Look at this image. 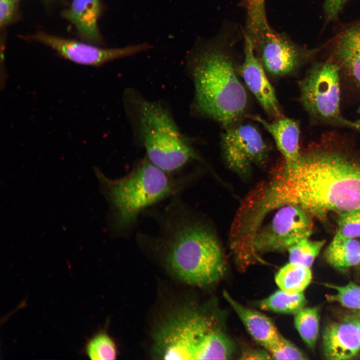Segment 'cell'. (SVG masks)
Listing matches in <instances>:
<instances>
[{"mask_svg": "<svg viewBox=\"0 0 360 360\" xmlns=\"http://www.w3.org/2000/svg\"><path fill=\"white\" fill-rule=\"evenodd\" d=\"M310 214L301 206L286 204L278 208L271 221L256 234L252 246V265L262 262L261 256L288 250L300 240L308 238L312 230Z\"/></svg>", "mask_w": 360, "mask_h": 360, "instance_id": "cell-8", "label": "cell"}, {"mask_svg": "<svg viewBox=\"0 0 360 360\" xmlns=\"http://www.w3.org/2000/svg\"><path fill=\"white\" fill-rule=\"evenodd\" d=\"M84 352L92 360H114L116 348L112 338L105 332H98L86 343Z\"/></svg>", "mask_w": 360, "mask_h": 360, "instance_id": "cell-22", "label": "cell"}, {"mask_svg": "<svg viewBox=\"0 0 360 360\" xmlns=\"http://www.w3.org/2000/svg\"><path fill=\"white\" fill-rule=\"evenodd\" d=\"M19 0H0V26L4 28L16 17Z\"/></svg>", "mask_w": 360, "mask_h": 360, "instance_id": "cell-27", "label": "cell"}, {"mask_svg": "<svg viewBox=\"0 0 360 360\" xmlns=\"http://www.w3.org/2000/svg\"><path fill=\"white\" fill-rule=\"evenodd\" d=\"M248 31L256 56L268 75L275 78L289 76L304 60V52L274 31L267 21Z\"/></svg>", "mask_w": 360, "mask_h": 360, "instance_id": "cell-9", "label": "cell"}, {"mask_svg": "<svg viewBox=\"0 0 360 360\" xmlns=\"http://www.w3.org/2000/svg\"><path fill=\"white\" fill-rule=\"evenodd\" d=\"M356 326L360 338V313L348 316Z\"/></svg>", "mask_w": 360, "mask_h": 360, "instance_id": "cell-31", "label": "cell"}, {"mask_svg": "<svg viewBox=\"0 0 360 360\" xmlns=\"http://www.w3.org/2000/svg\"><path fill=\"white\" fill-rule=\"evenodd\" d=\"M356 122L360 126V120L356 121Z\"/></svg>", "mask_w": 360, "mask_h": 360, "instance_id": "cell-33", "label": "cell"}, {"mask_svg": "<svg viewBox=\"0 0 360 360\" xmlns=\"http://www.w3.org/2000/svg\"><path fill=\"white\" fill-rule=\"evenodd\" d=\"M272 358L306 360L308 358L296 346L281 334L263 346Z\"/></svg>", "mask_w": 360, "mask_h": 360, "instance_id": "cell-25", "label": "cell"}, {"mask_svg": "<svg viewBox=\"0 0 360 360\" xmlns=\"http://www.w3.org/2000/svg\"><path fill=\"white\" fill-rule=\"evenodd\" d=\"M340 70L338 65L331 62L313 66L300 83V102L314 118L360 129L356 122L345 119L340 114Z\"/></svg>", "mask_w": 360, "mask_h": 360, "instance_id": "cell-7", "label": "cell"}, {"mask_svg": "<svg viewBox=\"0 0 360 360\" xmlns=\"http://www.w3.org/2000/svg\"><path fill=\"white\" fill-rule=\"evenodd\" d=\"M347 0H325L324 10L327 19L334 18Z\"/></svg>", "mask_w": 360, "mask_h": 360, "instance_id": "cell-28", "label": "cell"}, {"mask_svg": "<svg viewBox=\"0 0 360 360\" xmlns=\"http://www.w3.org/2000/svg\"><path fill=\"white\" fill-rule=\"evenodd\" d=\"M296 328L305 344L314 348L319 333V312L316 308H304L295 314Z\"/></svg>", "mask_w": 360, "mask_h": 360, "instance_id": "cell-21", "label": "cell"}, {"mask_svg": "<svg viewBox=\"0 0 360 360\" xmlns=\"http://www.w3.org/2000/svg\"><path fill=\"white\" fill-rule=\"evenodd\" d=\"M312 279L310 268L288 262L280 269L274 280L280 290L295 294L303 292Z\"/></svg>", "mask_w": 360, "mask_h": 360, "instance_id": "cell-19", "label": "cell"}, {"mask_svg": "<svg viewBox=\"0 0 360 360\" xmlns=\"http://www.w3.org/2000/svg\"><path fill=\"white\" fill-rule=\"evenodd\" d=\"M240 73L246 86L264 112L274 119L283 116L275 90L247 34L244 36V59Z\"/></svg>", "mask_w": 360, "mask_h": 360, "instance_id": "cell-12", "label": "cell"}, {"mask_svg": "<svg viewBox=\"0 0 360 360\" xmlns=\"http://www.w3.org/2000/svg\"><path fill=\"white\" fill-rule=\"evenodd\" d=\"M306 302L303 292L292 294L280 289L257 304L262 310L296 314L304 308Z\"/></svg>", "mask_w": 360, "mask_h": 360, "instance_id": "cell-20", "label": "cell"}, {"mask_svg": "<svg viewBox=\"0 0 360 360\" xmlns=\"http://www.w3.org/2000/svg\"><path fill=\"white\" fill-rule=\"evenodd\" d=\"M41 0L46 3H48L51 1V0Z\"/></svg>", "mask_w": 360, "mask_h": 360, "instance_id": "cell-32", "label": "cell"}, {"mask_svg": "<svg viewBox=\"0 0 360 360\" xmlns=\"http://www.w3.org/2000/svg\"><path fill=\"white\" fill-rule=\"evenodd\" d=\"M224 130L221 136V150L224 162L231 170L244 176L253 166L265 164L268 146L254 126L238 122Z\"/></svg>", "mask_w": 360, "mask_h": 360, "instance_id": "cell-10", "label": "cell"}, {"mask_svg": "<svg viewBox=\"0 0 360 360\" xmlns=\"http://www.w3.org/2000/svg\"><path fill=\"white\" fill-rule=\"evenodd\" d=\"M334 54L340 68L360 86V24L346 30L338 36Z\"/></svg>", "mask_w": 360, "mask_h": 360, "instance_id": "cell-17", "label": "cell"}, {"mask_svg": "<svg viewBox=\"0 0 360 360\" xmlns=\"http://www.w3.org/2000/svg\"><path fill=\"white\" fill-rule=\"evenodd\" d=\"M223 296L250 336L262 346L280 334L274 322L266 315L244 306L225 290Z\"/></svg>", "mask_w": 360, "mask_h": 360, "instance_id": "cell-16", "label": "cell"}, {"mask_svg": "<svg viewBox=\"0 0 360 360\" xmlns=\"http://www.w3.org/2000/svg\"><path fill=\"white\" fill-rule=\"evenodd\" d=\"M188 68L197 112L224 128L240 122L247 109L248 95L229 54L207 48L190 56Z\"/></svg>", "mask_w": 360, "mask_h": 360, "instance_id": "cell-4", "label": "cell"}, {"mask_svg": "<svg viewBox=\"0 0 360 360\" xmlns=\"http://www.w3.org/2000/svg\"><path fill=\"white\" fill-rule=\"evenodd\" d=\"M248 11L254 14L265 12V0H248Z\"/></svg>", "mask_w": 360, "mask_h": 360, "instance_id": "cell-29", "label": "cell"}, {"mask_svg": "<svg viewBox=\"0 0 360 360\" xmlns=\"http://www.w3.org/2000/svg\"><path fill=\"white\" fill-rule=\"evenodd\" d=\"M252 118L260 124L270 134L282 154L284 163L290 166L298 160L300 128L299 123L292 118L282 116L267 121L258 116Z\"/></svg>", "mask_w": 360, "mask_h": 360, "instance_id": "cell-14", "label": "cell"}, {"mask_svg": "<svg viewBox=\"0 0 360 360\" xmlns=\"http://www.w3.org/2000/svg\"><path fill=\"white\" fill-rule=\"evenodd\" d=\"M325 256L334 268L344 271L360 264V242L336 232L328 246Z\"/></svg>", "mask_w": 360, "mask_h": 360, "instance_id": "cell-18", "label": "cell"}, {"mask_svg": "<svg viewBox=\"0 0 360 360\" xmlns=\"http://www.w3.org/2000/svg\"><path fill=\"white\" fill-rule=\"evenodd\" d=\"M102 10L100 0H72L62 16L75 28L86 42L98 44L102 41L98 20Z\"/></svg>", "mask_w": 360, "mask_h": 360, "instance_id": "cell-15", "label": "cell"}, {"mask_svg": "<svg viewBox=\"0 0 360 360\" xmlns=\"http://www.w3.org/2000/svg\"><path fill=\"white\" fill-rule=\"evenodd\" d=\"M278 188L284 204L298 205L318 218L332 212L360 210V159L313 149L291 166L284 163Z\"/></svg>", "mask_w": 360, "mask_h": 360, "instance_id": "cell-1", "label": "cell"}, {"mask_svg": "<svg viewBox=\"0 0 360 360\" xmlns=\"http://www.w3.org/2000/svg\"><path fill=\"white\" fill-rule=\"evenodd\" d=\"M152 340L157 359L226 360L234 350L218 314L193 304L170 312L154 331Z\"/></svg>", "mask_w": 360, "mask_h": 360, "instance_id": "cell-2", "label": "cell"}, {"mask_svg": "<svg viewBox=\"0 0 360 360\" xmlns=\"http://www.w3.org/2000/svg\"><path fill=\"white\" fill-rule=\"evenodd\" d=\"M156 242L163 248L172 272L188 284L204 288L219 281L226 264L219 241L204 224L186 212L166 219Z\"/></svg>", "mask_w": 360, "mask_h": 360, "instance_id": "cell-3", "label": "cell"}, {"mask_svg": "<svg viewBox=\"0 0 360 360\" xmlns=\"http://www.w3.org/2000/svg\"><path fill=\"white\" fill-rule=\"evenodd\" d=\"M134 100L136 128L150 162L169 173L198 158L166 108L142 98Z\"/></svg>", "mask_w": 360, "mask_h": 360, "instance_id": "cell-5", "label": "cell"}, {"mask_svg": "<svg viewBox=\"0 0 360 360\" xmlns=\"http://www.w3.org/2000/svg\"><path fill=\"white\" fill-rule=\"evenodd\" d=\"M324 244V240L302 239L288 250L289 262L310 268Z\"/></svg>", "mask_w": 360, "mask_h": 360, "instance_id": "cell-23", "label": "cell"}, {"mask_svg": "<svg viewBox=\"0 0 360 360\" xmlns=\"http://www.w3.org/2000/svg\"><path fill=\"white\" fill-rule=\"evenodd\" d=\"M358 113L360 114V106L359 107V108H358Z\"/></svg>", "mask_w": 360, "mask_h": 360, "instance_id": "cell-34", "label": "cell"}, {"mask_svg": "<svg viewBox=\"0 0 360 360\" xmlns=\"http://www.w3.org/2000/svg\"><path fill=\"white\" fill-rule=\"evenodd\" d=\"M148 159L123 178L104 180L120 226H130L145 208L178 190L180 183Z\"/></svg>", "mask_w": 360, "mask_h": 360, "instance_id": "cell-6", "label": "cell"}, {"mask_svg": "<svg viewBox=\"0 0 360 360\" xmlns=\"http://www.w3.org/2000/svg\"><path fill=\"white\" fill-rule=\"evenodd\" d=\"M335 292L326 296L328 300L338 303L348 308L360 311V286L350 282L344 286L327 284Z\"/></svg>", "mask_w": 360, "mask_h": 360, "instance_id": "cell-24", "label": "cell"}, {"mask_svg": "<svg viewBox=\"0 0 360 360\" xmlns=\"http://www.w3.org/2000/svg\"><path fill=\"white\" fill-rule=\"evenodd\" d=\"M28 38L52 48L68 60L79 64L96 67L116 59L136 54L150 48L148 44L122 48H101L94 44L80 42L42 31L36 32Z\"/></svg>", "mask_w": 360, "mask_h": 360, "instance_id": "cell-11", "label": "cell"}, {"mask_svg": "<svg viewBox=\"0 0 360 360\" xmlns=\"http://www.w3.org/2000/svg\"><path fill=\"white\" fill-rule=\"evenodd\" d=\"M338 232L350 238H360V210L340 213L338 220Z\"/></svg>", "mask_w": 360, "mask_h": 360, "instance_id": "cell-26", "label": "cell"}, {"mask_svg": "<svg viewBox=\"0 0 360 360\" xmlns=\"http://www.w3.org/2000/svg\"><path fill=\"white\" fill-rule=\"evenodd\" d=\"M324 352L327 359L352 358L360 350V338L356 326L348 318L327 326L322 335Z\"/></svg>", "mask_w": 360, "mask_h": 360, "instance_id": "cell-13", "label": "cell"}, {"mask_svg": "<svg viewBox=\"0 0 360 360\" xmlns=\"http://www.w3.org/2000/svg\"><path fill=\"white\" fill-rule=\"evenodd\" d=\"M242 358L246 359H270L272 358L270 354L266 351L258 350H252L248 352H244L242 355Z\"/></svg>", "mask_w": 360, "mask_h": 360, "instance_id": "cell-30", "label": "cell"}]
</instances>
